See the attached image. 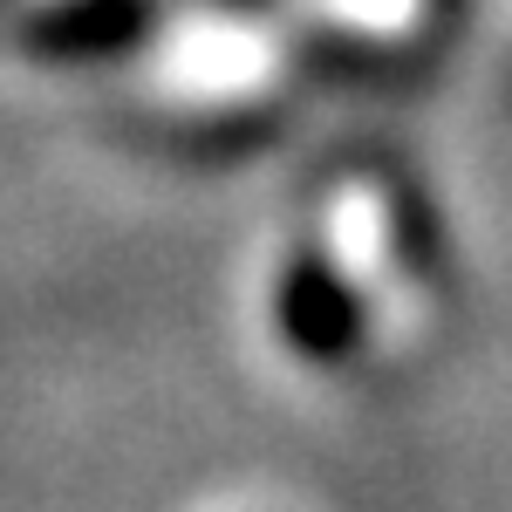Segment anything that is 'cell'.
Listing matches in <instances>:
<instances>
[{
	"instance_id": "1",
	"label": "cell",
	"mask_w": 512,
	"mask_h": 512,
	"mask_svg": "<svg viewBox=\"0 0 512 512\" xmlns=\"http://www.w3.org/2000/svg\"><path fill=\"white\" fill-rule=\"evenodd\" d=\"M151 35V0H41L35 14H21V55L41 62H103L123 55Z\"/></svg>"
},
{
	"instance_id": "2",
	"label": "cell",
	"mask_w": 512,
	"mask_h": 512,
	"mask_svg": "<svg viewBox=\"0 0 512 512\" xmlns=\"http://www.w3.org/2000/svg\"><path fill=\"white\" fill-rule=\"evenodd\" d=\"M260 62L267 55L253 48V35H198L192 48L171 55V76L205 89V96H233V89H253Z\"/></svg>"
}]
</instances>
